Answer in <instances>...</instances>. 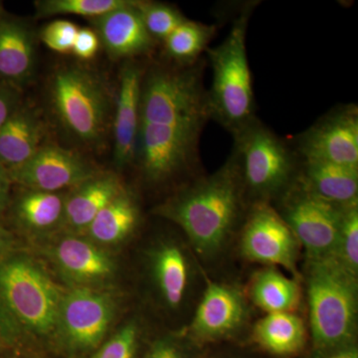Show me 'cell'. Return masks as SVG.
I'll use <instances>...</instances> for the list:
<instances>
[{
	"label": "cell",
	"instance_id": "1",
	"mask_svg": "<svg viewBox=\"0 0 358 358\" xmlns=\"http://www.w3.org/2000/svg\"><path fill=\"white\" fill-rule=\"evenodd\" d=\"M250 205L237 155L220 169L181 185L152 214L182 233L207 275L215 278L232 258Z\"/></svg>",
	"mask_w": 358,
	"mask_h": 358
},
{
	"label": "cell",
	"instance_id": "2",
	"mask_svg": "<svg viewBox=\"0 0 358 358\" xmlns=\"http://www.w3.org/2000/svg\"><path fill=\"white\" fill-rule=\"evenodd\" d=\"M310 348L329 350L357 343L358 277L333 258L301 260Z\"/></svg>",
	"mask_w": 358,
	"mask_h": 358
},
{
	"label": "cell",
	"instance_id": "3",
	"mask_svg": "<svg viewBox=\"0 0 358 358\" xmlns=\"http://www.w3.org/2000/svg\"><path fill=\"white\" fill-rule=\"evenodd\" d=\"M64 292L31 257L0 261V331L7 338L54 336Z\"/></svg>",
	"mask_w": 358,
	"mask_h": 358
},
{
	"label": "cell",
	"instance_id": "4",
	"mask_svg": "<svg viewBox=\"0 0 358 358\" xmlns=\"http://www.w3.org/2000/svg\"><path fill=\"white\" fill-rule=\"evenodd\" d=\"M252 10V4L245 7L233 21L229 34L222 43L206 50L212 68V84L208 90L210 119L232 136L257 119L246 49Z\"/></svg>",
	"mask_w": 358,
	"mask_h": 358
},
{
	"label": "cell",
	"instance_id": "5",
	"mask_svg": "<svg viewBox=\"0 0 358 358\" xmlns=\"http://www.w3.org/2000/svg\"><path fill=\"white\" fill-rule=\"evenodd\" d=\"M145 274L154 301L169 319H192L206 285L207 274L187 240L174 234L155 237L143 253Z\"/></svg>",
	"mask_w": 358,
	"mask_h": 358
},
{
	"label": "cell",
	"instance_id": "6",
	"mask_svg": "<svg viewBox=\"0 0 358 358\" xmlns=\"http://www.w3.org/2000/svg\"><path fill=\"white\" fill-rule=\"evenodd\" d=\"M233 138L249 205L275 204L300 178L301 160L293 145L258 117Z\"/></svg>",
	"mask_w": 358,
	"mask_h": 358
},
{
	"label": "cell",
	"instance_id": "7",
	"mask_svg": "<svg viewBox=\"0 0 358 358\" xmlns=\"http://www.w3.org/2000/svg\"><path fill=\"white\" fill-rule=\"evenodd\" d=\"M206 60L145 72L141 90V122L203 131L210 119L204 87Z\"/></svg>",
	"mask_w": 358,
	"mask_h": 358
},
{
	"label": "cell",
	"instance_id": "8",
	"mask_svg": "<svg viewBox=\"0 0 358 358\" xmlns=\"http://www.w3.org/2000/svg\"><path fill=\"white\" fill-rule=\"evenodd\" d=\"M109 87L93 71L65 66L49 83L52 110L63 129L79 143L98 147L110 126L114 101Z\"/></svg>",
	"mask_w": 358,
	"mask_h": 358
},
{
	"label": "cell",
	"instance_id": "9",
	"mask_svg": "<svg viewBox=\"0 0 358 358\" xmlns=\"http://www.w3.org/2000/svg\"><path fill=\"white\" fill-rule=\"evenodd\" d=\"M254 310L244 285L207 275L203 294L183 331L202 348L221 343H247L250 329L256 320Z\"/></svg>",
	"mask_w": 358,
	"mask_h": 358
},
{
	"label": "cell",
	"instance_id": "10",
	"mask_svg": "<svg viewBox=\"0 0 358 358\" xmlns=\"http://www.w3.org/2000/svg\"><path fill=\"white\" fill-rule=\"evenodd\" d=\"M202 131L141 122L136 164L148 185L159 186L181 176L189 179L200 171L199 143Z\"/></svg>",
	"mask_w": 358,
	"mask_h": 358
},
{
	"label": "cell",
	"instance_id": "11",
	"mask_svg": "<svg viewBox=\"0 0 358 358\" xmlns=\"http://www.w3.org/2000/svg\"><path fill=\"white\" fill-rule=\"evenodd\" d=\"M235 252L245 262L282 268L301 281L303 250L300 242L273 205H250L238 234Z\"/></svg>",
	"mask_w": 358,
	"mask_h": 358
},
{
	"label": "cell",
	"instance_id": "12",
	"mask_svg": "<svg viewBox=\"0 0 358 358\" xmlns=\"http://www.w3.org/2000/svg\"><path fill=\"white\" fill-rule=\"evenodd\" d=\"M273 206L300 242L303 260L333 258L343 205L320 199L299 179Z\"/></svg>",
	"mask_w": 358,
	"mask_h": 358
},
{
	"label": "cell",
	"instance_id": "13",
	"mask_svg": "<svg viewBox=\"0 0 358 358\" xmlns=\"http://www.w3.org/2000/svg\"><path fill=\"white\" fill-rule=\"evenodd\" d=\"M117 312V300L105 289L64 292L54 336L67 352L85 355L100 348Z\"/></svg>",
	"mask_w": 358,
	"mask_h": 358
},
{
	"label": "cell",
	"instance_id": "14",
	"mask_svg": "<svg viewBox=\"0 0 358 358\" xmlns=\"http://www.w3.org/2000/svg\"><path fill=\"white\" fill-rule=\"evenodd\" d=\"M300 159L322 160L358 169V108L339 105L294 138Z\"/></svg>",
	"mask_w": 358,
	"mask_h": 358
},
{
	"label": "cell",
	"instance_id": "15",
	"mask_svg": "<svg viewBox=\"0 0 358 358\" xmlns=\"http://www.w3.org/2000/svg\"><path fill=\"white\" fill-rule=\"evenodd\" d=\"M44 253L71 288L105 289L117 275L112 254L84 235L65 232Z\"/></svg>",
	"mask_w": 358,
	"mask_h": 358
},
{
	"label": "cell",
	"instance_id": "16",
	"mask_svg": "<svg viewBox=\"0 0 358 358\" xmlns=\"http://www.w3.org/2000/svg\"><path fill=\"white\" fill-rule=\"evenodd\" d=\"M98 171L83 155L55 143H44L18 169L9 171L11 181L24 189L64 192L79 185Z\"/></svg>",
	"mask_w": 358,
	"mask_h": 358
},
{
	"label": "cell",
	"instance_id": "17",
	"mask_svg": "<svg viewBox=\"0 0 358 358\" xmlns=\"http://www.w3.org/2000/svg\"><path fill=\"white\" fill-rule=\"evenodd\" d=\"M143 71L136 63L124 66L113 113L114 160L120 169L134 164L141 126V90Z\"/></svg>",
	"mask_w": 358,
	"mask_h": 358
},
{
	"label": "cell",
	"instance_id": "18",
	"mask_svg": "<svg viewBox=\"0 0 358 358\" xmlns=\"http://www.w3.org/2000/svg\"><path fill=\"white\" fill-rule=\"evenodd\" d=\"M36 36L24 20L0 10V83L22 92L36 70Z\"/></svg>",
	"mask_w": 358,
	"mask_h": 358
},
{
	"label": "cell",
	"instance_id": "19",
	"mask_svg": "<svg viewBox=\"0 0 358 358\" xmlns=\"http://www.w3.org/2000/svg\"><path fill=\"white\" fill-rule=\"evenodd\" d=\"M91 23L101 44L113 59L148 55L157 44L145 29L136 0H127L124 6L92 20Z\"/></svg>",
	"mask_w": 358,
	"mask_h": 358
},
{
	"label": "cell",
	"instance_id": "20",
	"mask_svg": "<svg viewBox=\"0 0 358 358\" xmlns=\"http://www.w3.org/2000/svg\"><path fill=\"white\" fill-rule=\"evenodd\" d=\"M310 343L307 319L301 313H265L254 320L247 343L272 358L301 357Z\"/></svg>",
	"mask_w": 358,
	"mask_h": 358
},
{
	"label": "cell",
	"instance_id": "21",
	"mask_svg": "<svg viewBox=\"0 0 358 358\" xmlns=\"http://www.w3.org/2000/svg\"><path fill=\"white\" fill-rule=\"evenodd\" d=\"M114 173L98 171L66 193L63 229L84 234L92 221L109 202L124 189Z\"/></svg>",
	"mask_w": 358,
	"mask_h": 358
},
{
	"label": "cell",
	"instance_id": "22",
	"mask_svg": "<svg viewBox=\"0 0 358 358\" xmlns=\"http://www.w3.org/2000/svg\"><path fill=\"white\" fill-rule=\"evenodd\" d=\"M45 134L38 113L21 103L0 128V164L8 173L23 166L44 145Z\"/></svg>",
	"mask_w": 358,
	"mask_h": 358
},
{
	"label": "cell",
	"instance_id": "23",
	"mask_svg": "<svg viewBox=\"0 0 358 358\" xmlns=\"http://www.w3.org/2000/svg\"><path fill=\"white\" fill-rule=\"evenodd\" d=\"M244 289L253 308L265 313H301L305 300L301 280L275 267L255 271Z\"/></svg>",
	"mask_w": 358,
	"mask_h": 358
},
{
	"label": "cell",
	"instance_id": "24",
	"mask_svg": "<svg viewBox=\"0 0 358 358\" xmlns=\"http://www.w3.org/2000/svg\"><path fill=\"white\" fill-rule=\"evenodd\" d=\"M141 221L138 199L124 188L99 212L98 215L85 231V237L107 249L126 242L133 236Z\"/></svg>",
	"mask_w": 358,
	"mask_h": 358
},
{
	"label": "cell",
	"instance_id": "25",
	"mask_svg": "<svg viewBox=\"0 0 358 358\" xmlns=\"http://www.w3.org/2000/svg\"><path fill=\"white\" fill-rule=\"evenodd\" d=\"M300 181L313 194L338 205L358 200V169L300 159Z\"/></svg>",
	"mask_w": 358,
	"mask_h": 358
},
{
	"label": "cell",
	"instance_id": "26",
	"mask_svg": "<svg viewBox=\"0 0 358 358\" xmlns=\"http://www.w3.org/2000/svg\"><path fill=\"white\" fill-rule=\"evenodd\" d=\"M66 193L23 188L13 203L16 222L34 235L50 234L62 229Z\"/></svg>",
	"mask_w": 358,
	"mask_h": 358
},
{
	"label": "cell",
	"instance_id": "27",
	"mask_svg": "<svg viewBox=\"0 0 358 358\" xmlns=\"http://www.w3.org/2000/svg\"><path fill=\"white\" fill-rule=\"evenodd\" d=\"M215 25L186 20L164 41V53L178 66L194 64L216 34Z\"/></svg>",
	"mask_w": 358,
	"mask_h": 358
},
{
	"label": "cell",
	"instance_id": "28",
	"mask_svg": "<svg viewBox=\"0 0 358 358\" xmlns=\"http://www.w3.org/2000/svg\"><path fill=\"white\" fill-rule=\"evenodd\" d=\"M127 0H37L34 2L36 18L58 15H77L95 20L124 6Z\"/></svg>",
	"mask_w": 358,
	"mask_h": 358
},
{
	"label": "cell",
	"instance_id": "29",
	"mask_svg": "<svg viewBox=\"0 0 358 358\" xmlns=\"http://www.w3.org/2000/svg\"><path fill=\"white\" fill-rule=\"evenodd\" d=\"M333 259L358 277V200L343 205Z\"/></svg>",
	"mask_w": 358,
	"mask_h": 358
},
{
	"label": "cell",
	"instance_id": "30",
	"mask_svg": "<svg viewBox=\"0 0 358 358\" xmlns=\"http://www.w3.org/2000/svg\"><path fill=\"white\" fill-rule=\"evenodd\" d=\"M136 7L148 34L157 43H164L173 30L186 20L176 7L162 2L136 0Z\"/></svg>",
	"mask_w": 358,
	"mask_h": 358
},
{
	"label": "cell",
	"instance_id": "31",
	"mask_svg": "<svg viewBox=\"0 0 358 358\" xmlns=\"http://www.w3.org/2000/svg\"><path fill=\"white\" fill-rule=\"evenodd\" d=\"M143 339V324L138 317L128 320L92 358H138Z\"/></svg>",
	"mask_w": 358,
	"mask_h": 358
},
{
	"label": "cell",
	"instance_id": "32",
	"mask_svg": "<svg viewBox=\"0 0 358 358\" xmlns=\"http://www.w3.org/2000/svg\"><path fill=\"white\" fill-rule=\"evenodd\" d=\"M203 350L183 329H173L152 339L141 358H201Z\"/></svg>",
	"mask_w": 358,
	"mask_h": 358
},
{
	"label": "cell",
	"instance_id": "33",
	"mask_svg": "<svg viewBox=\"0 0 358 358\" xmlns=\"http://www.w3.org/2000/svg\"><path fill=\"white\" fill-rule=\"evenodd\" d=\"M79 28L68 20H54L45 25L40 32V39L45 46L57 53H71Z\"/></svg>",
	"mask_w": 358,
	"mask_h": 358
},
{
	"label": "cell",
	"instance_id": "34",
	"mask_svg": "<svg viewBox=\"0 0 358 358\" xmlns=\"http://www.w3.org/2000/svg\"><path fill=\"white\" fill-rule=\"evenodd\" d=\"M201 358H272L247 343H221L204 348Z\"/></svg>",
	"mask_w": 358,
	"mask_h": 358
},
{
	"label": "cell",
	"instance_id": "35",
	"mask_svg": "<svg viewBox=\"0 0 358 358\" xmlns=\"http://www.w3.org/2000/svg\"><path fill=\"white\" fill-rule=\"evenodd\" d=\"M100 45V39L95 30L88 27L79 28L72 53L81 60L89 61L95 57Z\"/></svg>",
	"mask_w": 358,
	"mask_h": 358
},
{
	"label": "cell",
	"instance_id": "36",
	"mask_svg": "<svg viewBox=\"0 0 358 358\" xmlns=\"http://www.w3.org/2000/svg\"><path fill=\"white\" fill-rule=\"evenodd\" d=\"M22 102V92L0 83V128Z\"/></svg>",
	"mask_w": 358,
	"mask_h": 358
},
{
	"label": "cell",
	"instance_id": "37",
	"mask_svg": "<svg viewBox=\"0 0 358 358\" xmlns=\"http://www.w3.org/2000/svg\"><path fill=\"white\" fill-rule=\"evenodd\" d=\"M305 358H358V343L329 350L310 348Z\"/></svg>",
	"mask_w": 358,
	"mask_h": 358
},
{
	"label": "cell",
	"instance_id": "38",
	"mask_svg": "<svg viewBox=\"0 0 358 358\" xmlns=\"http://www.w3.org/2000/svg\"><path fill=\"white\" fill-rule=\"evenodd\" d=\"M13 185L8 171L0 164V215L10 205V187Z\"/></svg>",
	"mask_w": 358,
	"mask_h": 358
},
{
	"label": "cell",
	"instance_id": "39",
	"mask_svg": "<svg viewBox=\"0 0 358 358\" xmlns=\"http://www.w3.org/2000/svg\"><path fill=\"white\" fill-rule=\"evenodd\" d=\"M13 235L0 225V261L13 253Z\"/></svg>",
	"mask_w": 358,
	"mask_h": 358
}]
</instances>
